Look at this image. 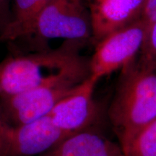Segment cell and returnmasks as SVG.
I'll list each match as a JSON object with an SVG mask.
<instances>
[{"label": "cell", "instance_id": "9c48e42d", "mask_svg": "<svg viewBox=\"0 0 156 156\" xmlns=\"http://www.w3.org/2000/svg\"><path fill=\"white\" fill-rule=\"evenodd\" d=\"M38 156H126L115 142L94 126L68 136L57 145Z\"/></svg>", "mask_w": 156, "mask_h": 156}, {"label": "cell", "instance_id": "ba28073f", "mask_svg": "<svg viewBox=\"0 0 156 156\" xmlns=\"http://www.w3.org/2000/svg\"><path fill=\"white\" fill-rule=\"evenodd\" d=\"M95 44L141 20L147 0H85Z\"/></svg>", "mask_w": 156, "mask_h": 156}, {"label": "cell", "instance_id": "3957f363", "mask_svg": "<svg viewBox=\"0 0 156 156\" xmlns=\"http://www.w3.org/2000/svg\"><path fill=\"white\" fill-rule=\"evenodd\" d=\"M147 28L140 20L98 42L89 60L90 75L99 80L131 63L141 51Z\"/></svg>", "mask_w": 156, "mask_h": 156}, {"label": "cell", "instance_id": "52a82bcc", "mask_svg": "<svg viewBox=\"0 0 156 156\" xmlns=\"http://www.w3.org/2000/svg\"><path fill=\"white\" fill-rule=\"evenodd\" d=\"M98 82L90 75L54 106L48 115L56 127L71 135L95 126L100 116L98 105L93 98Z\"/></svg>", "mask_w": 156, "mask_h": 156}, {"label": "cell", "instance_id": "9a60e30c", "mask_svg": "<svg viewBox=\"0 0 156 156\" xmlns=\"http://www.w3.org/2000/svg\"><path fill=\"white\" fill-rule=\"evenodd\" d=\"M3 123H4V121L2 119V118L1 114H0V134H1V131H2V129Z\"/></svg>", "mask_w": 156, "mask_h": 156}, {"label": "cell", "instance_id": "8992f818", "mask_svg": "<svg viewBox=\"0 0 156 156\" xmlns=\"http://www.w3.org/2000/svg\"><path fill=\"white\" fill-rule=\"evenodd\" d=\"M34 34L44 38L85 41L91 38V25L84 2L53 0L37 20Z\"/></svg>", "mask_w": 156, "mask_h": 156}, {"label": "cell", "instance_id": "5b68a950", "mask_svg": "<svg viewBox=\"0 0 156 156\" xmlns=\"http://www.w3.org/2000/svg\"><path fill=\"white\" fill-rule=\"evenodd\" d=\"M80 85H46L0 98V114L4 122L10 126L34 122L49 114L60 101Z\"/></svg>", "mask_w": 156, "mask_h": 156}, {"label": "cell", "instance_id": "4fadbf2b", "mask_svg": "<svg viewBox=\"0 0 156 156\" xmlns=\"http://www.w3.org/2000/svg\"><path fill=\"white\" fill-rule=\"evenodd\" d=\"M10 0H0V36L10 22Z\"/></svg>", "mask_w": 156, "mask_h": 156}, {"label": "cell", "instance_id": "5bb4252c", "mask_svg": "<svg viewBox=\"0 0 156 156\" xmlns=\"http://www.w3.org/2000/svg\"><path fill=\"white\" fill-rule=\"evenodd\" d=\"M141 20L147 26L156 20V0L146 1Z\"/></svg>", "mask_w": 156, "mask_h": 156}, {"label": "cell", "instance_id": "7c38bea8", "mask_svg": "<svg viewBox=\"0 0 156 156\" xmlns=\"http://www.w3.org/2000/svg\"><path fill=\"white\" fill-rule=\"evenodd\" d=\"M139 56L156 64V20L147 26Z\"/></svg>", "mask_w": 156, "mask_h": 156}, {"label": "cell", "instance_id": "6da1fadb", "mask_svg": "<svg viewBox=\"0 0 156 156\" xmlns=\"http://www.w3.org/2000/svg\"><path fill=\"white\" fill-rule=\"evenodd\" d=\"M83 43L67 40L54 49L3 59L0 62V98L46 85L83 83L90 73L89 60L80 54Z\"/></svg>", "mask_w": 156, "mask_h": 156}, {"label": "cell", "instance_id": "2e32d148", "mask_svg": "<svg viewBox=\"0 0 156 156\" xmlns=\"http://www.w3.org/2000/svg\"><path fill=\"white\" fill-rule=\"evenodd\" d=\"M74 2H84V0H72Z\"/></svg>", "mask_w": 156, "mask_h": 156}, {"label": "cell", "instance_id": "8fae6325", "mask_svg": "<svg viewBox=\"0 0 156 156\" xmlns=\"http://www.w3.org/2000/svg\"><path fill=\"white\" fill-rule=\"evenodd\" d=\"M124 153L126 156H156V119L136 134Z\"/></svg>", "mask_w": 156, "mask_h": 156}, {"label": "cell", "instance_id": "7a4b0ae2", "mask_svg": "<svg viewBox=\"0 0 156 156\" xmlns=\"http://www.w3.org/2000/svg\"><path fill=\"white\" fill-rule=\"evenodd\" d=\"M124 151L142 129L156 119V64L136 58L121 70L108 110Z\"/></svg>", "mask_w": 156, "mask_h": 156}, {"label": "cell", "instance_id": "30bf717a", "mask_svg": "<svg viewBox=\"0 0 156 156\" xmlns=\"http://www.w3.org/2000/svg\"><path fill=\"white\" fill-rule=\"evenodd\" d=\"M53 0H12L10 22L0 41H12L34 34L37 20Z\"/></svg>", "mask_w": 156, "mask_h": 156}, {"label": "cell", "instance_id": "277c9868", "mask_svg": "<svg viewBox=\"0 0 156 156\" xmlns=\"http://www.w3.org/2000/svg\"><path fill=\"white\" fill-rule=\"evenodd\" d=\"M68 136L54 125L49 115L18 126L4 122L0 134V156H38Z\"/></svg>", "mask_w": 156, "mask_h": 156}]
</instances>
